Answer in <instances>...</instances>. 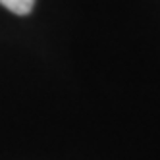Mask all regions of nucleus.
<instances>
[{
  "label": "nucleus",
  "instance_id": "f257e3e1",
  "mask_svg": "<svg viewBox=\"0 0 160 160\" xmlns=\"http://www.w3.org/2000/svg\"><path fill=\"white\" fill-rule=\"evenodd\" d=\"M0 6L16 16H27L35 6V0H0Z\"/></svg>",
  "mask_w": 160,
  "mask_h": 160
}]
</instances>
